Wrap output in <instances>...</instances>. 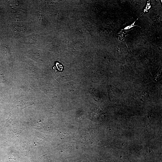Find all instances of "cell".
I'll list each match as a JSON object with an SVG mask.
<instances>
[{"mask_svg":"<svg viewBox=\"0 0 162 162\" xmlns=\"http://www.w3.org/2000/svg\"><path fill=\"white\" fill-rule=\"evenodd\" d=\"M138 18L137 20H135L133 23H132L131 25H129V26H127L126 27H125L123 29V30H129V29H130V28H131L134 26H138L136 25H134V23L136 21V20H137L138 19Z\"/></svg>","mask_w":162,"mask_h":162,"instance_id":"cell-1","label":"cell"}]
</instances>
